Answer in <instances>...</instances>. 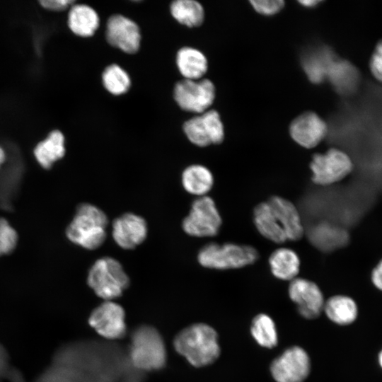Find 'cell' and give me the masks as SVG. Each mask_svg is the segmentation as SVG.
<instances>
[{
	"label": "cell",
	"instance_id": "cell-1",
	"mask_svg": "<svg viewBox=\"0 0 382 382\" xmlns=\"http://www.w3.org/2000/svg\"><path fill=\"white\" fill-rule=\"evenodd\" d=\"M173 345L180 355L196 367L213 363L220 354L217 333L204 323L193 324L181 330L175 336Z\"/></svg>",
	"mask_w": 382,
	"mask_h": 382
},
{
	"label": "cell",
	"instance_id": "cell-2",
	"mask_svg": "<svg viewBox=\"0 0 382 382\" xmlns=\"http://www.w3.org/2000/svg\"><path fill=\"white\" fill-rule=\"evenodd\" d=\"M108 219L98 207L88 203L80 204L66 229L67 238L88 250H95L106 238Z\"/></svg>",
	"mask_w": 382,
	"mask_h": 382
},
{
	"label": "cell",
	"instance_id": "cell-3",
	"mask_svg": "<svg viewBox=\"0 0 382 382\" xmlns=\"http://www.w3.org/2000/svg\"><path fill=\"white\" fill-rule=\"evenodd\" d=\"M87 283L98 296L111 301L122 294L129 285V279L117 260L103 257L91 266Z\"/></svg>",
	"mask_w": 382,
	"mask_h": 382
},
{
	"label": "cell",
	"instance_id": "cell-4",
	"mask_svg": "<svg viewBox=\"0 0 382 382\" xmlns=\"http://www.w3.org/2000/svg\"><path fill=\"white\" fill-rule=\"evenodd\" d=\"M258 257L256 249L250 245L211 243L199 251L197 259L199 264L204 267L229 270L252 265Z\"/></svg>",
	"mask_w": 382,
	"mask_h": 382
},
{
	"label": "cell",
	"instance_id": "cell-5",
	"mask_svg": "<svg viewBox=\"0 0 382 382\" xmlns=\"http://www.w3.org/2000/svg\"><path fill=\"white\" fill-rule=\"evenodd\" d=\"M130 357L133 364L144 371L158 370L166 362V350L158 332L148 325L137 328L132 336Z\"/></svg>",
	"mask_w": 382,
	"mask_h": 382
},
{
	"label": "cell",
	"instance_id": "cell-6",
	"mask_svg": "<svg viewBox=\"0 0 382 382\" xmlns=\"http://www.w3.org/2000/svg\"><path fill=\"white\" fill-rule=\"evenodd\" d=\"M221 222L214 201L205 195L192 202L188 215L183 221L182 226L184 231L191 236L211 237L219 233Z\"/></svg>",
	"mask_w": 382,
	"mask_h": 382
},
{
	"label": "cell",
	"instance_id": "cell-7",
	"mask_svg": "<svg viewBox=\"0 0 382 382\" xmlns=\"http://www.w3.org/2000/svg\"><path fill=\"white\" fill-rule=\"evenodd\" d=\"M310 168L315 184L329 185L345 178L352 171L353 163L346 153L332 148L325 153L313 155Z\"/></svg>",
	"mask_w": 382,
	"mask_h": 382
},
{
	"label": "cell",
	"instance_id": "cell-8",
	"mask_svg": "<svg viewBox=\"0 0 382 382\" xmlns=\"http://www.w3.org/2000/svg\"><path fill=\"white\" fill-rule=\"evenodd\" d=\"M173 96L183 110L201 114L207 111L214 103L216 89L209 79H184L176 83Z\"/></svg>",
	"mask_w": 382,
	"mask_h": 382
},
{
	"label": "cell",
	"instance_id": "cell-9",
	"mask_svg": "<svg viewBox=\"0 0 382 382\" xmlns=\"http://www.w3.org/2000/svg\"><path fill=\"white\" fill-rule=\"evenodd\" d=\"M183 130L192 144L201 147L221 144L224 139L223 122L214 110H207L187 120Z\"/></svg>",
	"mask_w": 382,
	"mask_h": 382
},
{
	"label": "cell",
	"instance_id": "cell-10",
	"mask_svg": "<svg viewBox=\"0 0 382 382\" xmlns=\"http://www.w3.org/2000/svg\"><path fill=\"white\" fill-rule=\"evenodd\" d=\"M310 369L308 355L299 347L287 349L272 361L270 367L277 382H303Z\"/></svg>",
	"mask_w": 382,
	"mask_h": 382
},
{
	"label": "cell",
	"instance_id": "cell-11",
	"mask_svg": "<svg viewBox=\"0 0 382 382\" xmlns=\"http://www.w3.org/2000/svg\"><path fill=\"white\" fill-rule=\"evenodd\" d=\"M125 318V311L120 305L105 301L92 311L88 323L100 335L116 340L126 334Z\"/></svg>",
	"mask_w": 382,
	"mask_h": 382
},
{
	"label": "cell",
	"instance_id": "cell-12",
	"mask_svg": "<svg viewBox=\"0 0 382 382\" xmlns=\"http://www.w3.org/2000/svg\"><path fill=\"white\" fill-rule=\"evenodd\" d=\"M106 40L112 47L128 54L136 53L141 42V32L138 25L120 14L111 16L107 22Z\"/></svg>",
	"mask_w": 382,
	"mask_h": 382
},
{
	"label": "cell",
	"instance_id": "cell-13",
	"mask_svg": "<svg viewBox=\"0 0 382 382\" xmlns=\"http://www.w3.org/2000/svg\"><path fill=\"white\" fill-rule=\"evenodd\" d=\"M290 299L296 303L300 314L308 319L318 317L324 307L323 294L318 285L306 279L295 278L289 286Z\"/></svg>",
	"mask_w": 382,
	"mask_h": 382
},
{
	"label": "cell",
	"instance_id": "cell-14",
	"mask_svg": "<svg viewBox=\"0 0 382 382\" xmlns=\"http://www.w3.org/2000/svg\"><path fill=\"white\" fill-rule=\"evenodd\" d=\"M326 122L316 112H306L291 122L289 134L300 146L311 149L316 146L327 135Z\"/></svg>",
	"mask_w": 382,
	"mask_h": 382
},
{
	"label": "cell",
	"instance_id": "cell-15",
	"mask_svg": "<svg viewBox=\"0 0 382 382\" xmlns=\"http://www.w3.org/2000/svg\"><path fill=\"white\" fill-rule=\"evenodd\" d=\"M112 235L115 242L123 249H133L147 236L145 219L133 213H126L112 222Z\"/></svg>",
	"mask_w": 382,
	"mask_h": 382
},
{
	"label": "cell",
	"instance_id": "cell-16",
	"mask_svg": "<svg viewBox=\"0 0 382 382\" xmlns=\"http://www.w3.org/2000/svg\"><path fill=\"white\" fill-rule=\"evenodd\" d=\"M287 240H300L304 233L300 214L289 200L279 196H272L268 200Z\"/></svg>",
	"mask_w": 382,
	"mask_h": 382
},
{
	"label": "cell",
	"instance_id": "cell-17",
	"mask_svg": "<svg viewBox=\"0 0 382 382\" xmlns=\"http://www.w3.org/2000/svg\"><path fill=\"white\" fill-rule=\"evenodd\" d=\"M253 221L258 232L265 238L275 243H283L287 240L267 201L262 202L255 207Z\"/></svg>",
	"mask_w": 382,
	"mask_h": 382
},
{
	"label": "cell",
	"instance_id": "cell-18",
	"mask_svg": "<svg viewBox=\"0 0 382 382\" xmlns=\"http://www.w3.org/2000/svg\"><path fill=\"white\" fill-rule=\"evenodd\" d=\"M100 19L97 12L86 4H73L68 14V25L76 35L91 37L98 30Z\"/></svg>",
	"mask_w": 382,
	"mask_h": 382
},
{
	"label": "cell",
	"instance_id": "cell-19",
	"mask_svg": "<svg viewBox=\"0 0 382 382\" xmlns=\"http://www.w3.org/2000/svg\"><path fill=\"white\" fill-rule=\"evenodd\" d=\"M64 137L59 130L51 132L39 142L34 149V156L42 168L50 169L54 163L65 155Z\"/></svg>",
	"mask_w": 382,
	"mask_h": 382
},
{
	"label": "cell",
	"instance_id": "cell-20",
	"mask_svg": "<svg viewBox=\"0 0 382 382\" xmlns=\"http://www.w3.org/2000/svg\"><path fill=\"white\" fill-rule=\"evenodd\" d=\"M176 64L184 79L190 80H199L208 69V62L204 54L190 47H184L178 51Z\"/></svg>",
	"mask_w": 382,
	"mask_h": 382
},
{
	"label": "cell",
	"instance_id": "cell-21",
	"mask_svg": "<svg viewBox=\"0 0 382 382\" xmlns=\"http://www.w3.org/2000/svg\"><path fill=\"white\" fill-rule=\"evenodd\" d=\"M273 275L282 280H293L299 274L300 259L293 250L280 248L274 250L269 258Z\"/></svg>",
	"mask_w": 382,
	"mask_h": 382
},
{
	"label": "cell",
	"instance_id": "cell-22",
	"mask_svg": "<svg viewBox=\"0 0 382 382\" xmlns=\"http://www.w3.org/2000/svg\"><path fill=\"white\" fill-rule=\"evenodd\" d=\"M182 184L190 194L199 197H203L212 188L214 177L205 166L199 164L191 165L182 173Z\"/></svg>",
	"mask_w": 382,
	"mask_h": 382
},
{
	"label": "cell",
	"instance_id": "cell-23",
	"mask_svg": "<svg viewBox=\"0 0 382 382\" xmlns=\"http://www.w3.org/2000/svg\"><path fill=\"white\" fill-rule=\"evenodd\" d=\"M312 243L324 251H332L345 246L349 242V235L343 228L330 224H321L312 231Z\"/></svg>",
	"mask_w": 382,
	"mask_h": 382
},
{
	"label": "cell",
	"instance_id": "cell-24",
	"mask_svg": "<svg viewBox=\"0 0 382 382\" xmlns=\"http://www.w3.org/2000/svg\"><path fill=\"white\" fill-rule=\"evenodd\" d=\"M323 310L332 322L342 325L353 323L358 313L354 301L342 295L334 296L328 299L324 303Z\"/></svg>",
	"mask_w": 382,
	"mask_h": 382
},
{
	"label": "cell",
	"instance_id": "cell-25",
	"mask_svg": "<svg viewBox=\"0 0 382 382\" xmlns=\"http://www.w3.org/2000/svg\"><path fill=\"white\" fill-rule=\"evenodd\" d=\"M334 60L329 50L320 49L306 54L303 59V66L308 79L315 83H319L327 78Z\"/></svg>",
	"mask_w": 382,
	"mask_h": 382
},
{
	"label": "cell",
	"instance_id": "cell-26",
	"mask_svg": "<svg viewBox=\"0 0 382 382\" xmlns=\"http://www.w3.org/2000/svg\"><path fill=\"white\" fill-rule=\"evenodd\" d=\"M170 10L173 17L180 24L187 27L200 25L204 18V8L194 0H176L171 3Z\"/></svg>",
	"mask_w": 382,
	"mask_h": 382
},
{
	"label": "cell",
	"instance_id": "cell-27",
	"mask_svg": "<svg viewBox=\"0 0 382 382\" xmlns=\"http://www.w3.org/2000/svg\"><path fill=\"white\" fill-rule=\"evenodd\" d=\"M251 334L261 346L272 348L277 344V333L272 319L265 315L259 314L252 322Z\"/></svg>",
	"mask_w": 382,
	"mask_h": 382
},
{
	"label": "cell",
	"instance_id": "cell-28",
	"mask_svg": "<svg viewBox=\"0 0 382 382\" xmlns=\"http://www.w3.org/2000/svg\"><path fill=\"white\" fill-rule=\"evenodd\" d=\"M102 81L105 89L115 96L127 93L131 86V79L127 72L115 64H110L104 69Z\"/></svg>",
	"mask_w": 382,
	"mask_h": 382
},
{
	"label": "cell",
	"instance_id": "cell-29",
	"mask_svg": "<svg viewBox=\"0 0 382 382\" xmlns=\"http://www.w3.org/2000/svg\"><path fill=\"white\" fill-rule=\"evenodd\" d=\"M354 72L352 66L345 61H336L332 63L327 78L339 91L347 90L354 81Z\"/></svg>",
	"mask_w": 382,
	"mask_h": 382
},
{
	"label": "cell",
	"instance_id": "cell-30",
	"mask_svg": "<svg viewBox=\"0 0 382 382\" xmlns=\"http://www.w3.org/2000/svg\"><path fill=\"white\" fill-rule=\"evenodd\" d=\"M18 236L16 231L4 217H0V257L10 255L16 248Z\"/></svg>",
	"mask_w": 382,
	"mask_h": 382
},
{
	"label": "cell",
	"instance_id": "cell-31",
	"mask_svg": "<svg viewBox=\"0 0 382 382\" xmlns=\"http://www.w3.org/2000/svg\"><path fill=\"white\" fill-rule=\"evenodd\" d=\"M250 3L257 13L265 16L276 14L284 6L282 0H253Z\"/></svg>",
	"mask_w": 382,
	"mask_h": 382
},
{
	"label": "cell",
	"instance_id": "cell-32",
	"mask_svg": "<svg viewBox=\"0 0 382 382\" xmlns=\"http://www.w3.org/2000/svg\"><path fill=\"white\" fill-rule=\"evenodd\" d=\"M369 69L373 76L382 83V40L376 45L370 58Z\"/></svg>",
	"mask_w": 382,
	"mask_h": 382
},
{
	"label": "cell",
	"instance_id": "cell-33",
	"mask_svg": "<svg viewBox=\"0 0 382 382\" xmlns=\"http://www.w3.org/2000/svg\"><path fill=\"white\" fill-rule=\"evenodd\" d=\"M71 0H42L40 4L45 8L53 11H63L74 4Z\"/></svg>",
	"mask_w": 382,
	"mask_h": 382
},
{
	"label": "cell",
	"instance_id": "cell-34",
	"mask_svg": "<svg viewBox=\"0 0 382 382\" xmlns=\"http://www.w3.org/2000/svg\"><path fill=\"white\" fill-rule=\"evenodd\" d=\"M371 279L375 286L382 291V260L374 269Z\"/></svg>",
	"mask_w": 382,
	"mask_h": 382
},
{
	"label": "cell",
	"instance_id": "cell-35",
	"mask_svg": "<svg viewBox=\"0 0 382 382\" xmlns=\"http://www.w3.org/2000/svg\"><path fill=\"white\" fill-rule=\"evenodd\" d=\"M320 1H316V0H311V1H299V3L306 7H313L318 5V4L320 3Z\"/></svg>",
	"mask_w": 382,
	"mask_h": 382
},
{
	"label": "cell",
	"instance_id": "cell-36",
	"mask_svg": "<svg viewBox=\"0 0 382 382\" xmlns=\"http://www.w3.org/2000/svg\"><path fill=\"white\" fill-rule=\"evenodd\" d=\"M6 161V154L4 149L0 146V168Z\"/></svg>",
	"mask_w": 382,
	"mask_h": 382
},
{
	"label": "cell",
	"instance_id": "cell-37",
	"mask_svg": "<svg viewBox=\"0 0 382 382\" xmlns=\"http://www.w3.org/2000/svg\"><path fill=\"white\" fill-rule=\"evenodd\" d=\"M378 362L381 367L382 368V349L378 354Z\"/></svg>",
	"mask_w": 382,
	"mask_h": 382
}]
</instances>
